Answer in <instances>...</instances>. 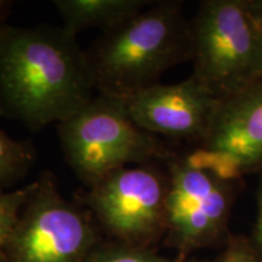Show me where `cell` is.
Masks as SVG:
<instances>
[{"label": "cell", "instance_id": "8", "mask_svg": "<svg viewBox=\"0 0 262 262\" xmlns=\"http://www.w3.org/2000/svg\"><path fill=\"white\" fill-rule=\"evenodd\" d=\"M124 101L131 119L142 130L199 145L221 98L192 74L179 83L155 84Z\"/></svg>", "mask_w": 262, "mask_h": 262}, {"label": "cell", "instance_id": "11", "mask_svg": "<svg viewBox=\"0 0 262 262\" xmlns=\"http://www.w3.org/2000/svg\"><path fill=\"white\" fill-rule=\"evenodd\" d=\"M35 163L37 148L33 141L12 139L0 126V192L10 191Z\"/></svg>", "mask_w": 262, "mask_h": 262}, {"label": "cell", "instance_id": "9", "mask_svg": "<svg viewBox=\"0 0 262 262\" xmlns=\"http://www.w3.org/2000/svg\"><path fill=\"white\" fill-rule=\"evenodd\" d=\"M196 147L232 157L244 172L262 165V78L221 98Z\"/></svg>", "mask_w": 262, "mask_h": 262}, {"label": "cell", "instance_id": "10", "mask_svg": "<svg viewBox=\"0 0 262 262\" xmlns=\"http://www.w3.org/2000/svg\"><path fill=\"white\" fill-rule=\"evenodd\" d=\"M150 0H55L54 8L62 27L74 37L84 29L108 33L125 24L149 6Z\"/></svg>", "mask_w": 262, "mask_h": 262}, {"label": "cell", "instance_id": "2", "mask_svg": "<svg viewBox=\"0 0 262 262\" xmlns=\"http://www.w3.org/2000/svg\"><path fill=\"white\" fill-rule=\"evenodd\" d=\"M95 90L126 100L192 58V27L180 2H153L85 50Z\"/></svg>", "mask_w": 262, "mask_h": 262}, {"label": "cell", "instance_id": "1", "mask_svg": "<svg viewBox=\"0 0 262 262\" xmlns=\"http://www.w3.org/2000/svg\"><path fill=\"white\" fill-rule=\"evenodd\" d=\"M85 50L62 26L0 31V116L33 133L60 124L94 97Z\"/></svg>", "mask_w": 262, "mask_h": 262}, {"label": "cell", "instance_id": "17", "mask_svg": "<svg viewBox=\"0 0 262 262\" xmlns=\"http://www.w3.org/2000/svg\"><path fill=\"white\" fill-rule=\"evenodd\" d=\"M12 6H14V3L9 2V0H0V31L8 26V19L11 15Z\"/></svg>", "mask_w": 262, "mask_h": 262}, {"label": "cell", "instance_id": "14", "mask_svg": "<svg viewBox=\"0 0 262 262\" xmlns=\"http://www.w3.org/2000/svg\"><path fill=\"white\" fill-rule=\"evenodd\" d=\"M217 262H262L251 243L242 238H233L221 254Z\"/></svg>", "mask_w": 262, "mask_h": 262}, {"label": "cell", "instance_id": "15", "mask_svg": "<svg viewBox=\"0 0 262 262\" xmlns=\"http://www.w3.org/2000/svg\"><path fill=\"white\" fill-rule=\"evenodd\" d=\"M251 245H253L255 250H256L258 256L262 258V181L260 183V187H258L257 192V216L256 222H255L254 238Z\"/></svg>", "mask_w": 262, "mask_h": 262}, {"label": "cell", "instance_id": "5", "mask_svg": "<svg viewBox=\"0 0 262 262\" xmlns=\"http://www.w3.org/2000/svg\"><path fill=\"white\" fill-rule=\"evenodd\" d=\"M98 243L90 211L64 199L54 173L44 171L19 212L5 256L6 262H85Z\"/></svg>", "mask_w": 262, "mask_h": 262}, {"label": "cell", "instance_id": "6", "mask_svg": "<svg viewBox=\"0 0 262 262\" xmlns=\"http://www.w3.org/2000/svg\"><path fill=\"white\" fill-rule=\"evenodd\" d=\"M168 187V172L147 163L114 170L75 196L113 241L152 248L165 237Z\"/></svg>", "mask_w": 262, "mask_h": 262}, {"label": "cell", "instance_id": "13", "mask_svg": "<svg viewBox=\"0 0 262 262\" xmlns=\"http://www.w3.org/2000/svg\"><path fill=\"white\" fill-rule=\"evenodd\" d=\"M34 188L35 181H33L21 188L0 192V262H6V244L18 220L19 212Z\"/></svg>", "mask_w": 262, "mask_h": 262}, {"label": "cell", "instance_id": "12", "mask_svg": "<svg viewBox=\"0 0 262 262\" xmlns=\"http://www.w3.org/2000/svg\"><path fill=\"white\" fill-rule=\"evenodd\" d=\"M85 262H185L164 257L152 248H139L111 241L98 243Z\"/></svg>", "mask_w": 262, "mask_h": 262}, {"label": "cell", "instance_id": "7", "mask_svg": "<svg viewBox=\"0 0 262 262\" xmlns=\"http://www.w3.org/2000/svg\"><path fill=\"white\" fill-rule=\"evenodd\" d=\"M165 211V244L179 251V258L211 247L227 231L232 205L229 183L193 168L185 159L170 156Z\"/></svg>", "mask_w": 262, "mask_h": 262}, {"label": "cell", "instance_id": "4", "mask_svg": "<svg viewBox=\"0 0 262 262\" xmlns=\"http://www.w3.org/2000/svg\"><path fill=\"white\" fill-rule=\"evenodd\" d=\"M192 27L193 75L225 98L262 78V29L244 0H206Z\"/></svg>", "mask_w": 262, "mask_h": 262}, {"label": "cell", "instance_id": "3", "mask_svg": "<svg viewBox=\"0 0 262 262\" xmlns=\"http://www.w3.org/2000/svg\"><path fill=\"white\" fill-rule=\"evenodd\" d=\"M57 131L66 162L88 187L114 170L171 156L158 137L134 123L125 101L106 95L94 96Z\"/></svg>", "mask_w": 262, "mask_h": 262}, {"label": "cell", "instance_id": "16", "mask_svg": "<svg viewBox=\"0 0 262 262\" xmlns=\"http://www.w3.org/2000/svg\"><path fill=\"white\" fill-rule=\"evenodd\" d=\"M249 15L262 29V0H244Z\"/></svg>", "mask_w": 262, "mask_h": 262}]
</instances>
